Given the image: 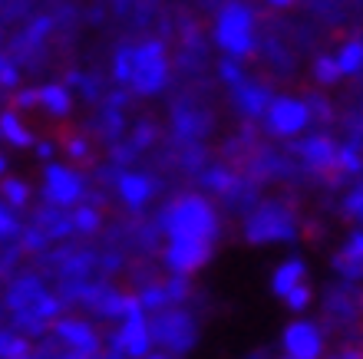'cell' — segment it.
I'll use <instances>...</instances> for the list:
<instances>
[{"instance_id": "1", "label": "cell", "mask_w": 363, "mask_h": 359, "mask_svg": "<svg viewBox=\"0 0 363 359\" xmlns=\"http://www.w3.org/2000/svg\"><path fill=\"white\" fill-rule=\"evenodd\" d=\"M165 231L172 241H211L215 237V211L199 195H185L165 211Z\"/></svg>"}, {"instance_id": "2", "label": "cell", "mask_w": 363, "mask_h": 359, "mask_svg": "<svg viewBox=\"0 0 363 359\" xmlns=\"http://www.w3.org/2000/svg\"><path fill=\"white\" fill-rule=\"evenodd\" d=\"M215 40L228 50L231 57H248L255 50V17H251V10L241 7V4H228L218 17Z\"/></svg>"}, {"instance_id": "3", "label": "cell", "mask_w": 363, "mask_h": 359, "mask_svg": "<svg viewBox=\"0 0 363 359\" xmlns=\"http://www.w3.org/2000/svg\"><path fill=\"white\" fill-rule=\"evenodd\" d=\"M165 73H169V63H165V50L159 43H145L133 53V76L129 83L139 96H152L162 89Z\"/></svg>"}, {"instance_id": "4", "label": "cell", "mask_w": 363, "mask_h": 359, "mask_svg": "<svg viewBox=\"0 0 363 359\" xmlns=\"http://www.w3.org/2000/svg\"><path fill=\"white\" fill-rule=\"evenodd\" d=\"M245 234H248L251 244L287 241V237L294 234V221H291V215H287L284 208H277V205H264V208H258L255 215L248 217V224H245Z\"/></svg>"}, {"instance_id": "5", "label": "cell", "mask_w": 363, "mask_h": 359, "mask_svg": "<svg viewBox=\"0 0 363 359\" xmlns=\"http://www.w3.org/2000/svg\"><path fill=\"white\" fill-rule=\"evenodd\" d=\"M149 333H152L162 346H169V350H175V353L189 350L191 343H195V323H191L185 313H165V317L155 320V326Z\"/></svg>"}, {"instance_id": "6", "label": "cell", "mask_w": 363, "mask_h": 359, "mask_svg": "<svg viewBox=\"0 0 363 359\" xmlns=\"http://www.w3.org/2000/svg\"><path fill=\"white\" fill-rule=\"evenodd\" d=\"M268 125L277 135H297L307 125V106L297 99H274L268 106Z\"/></svg>"}, {"instance_id": "7", "label": "cell", "mask_w": 363, "mask_h": 359, "mask_svg": "<svg viewBox=\"0 0 363 359\" xmlns=\"http://www.w3.org/2000/svg\"><path fill=\"white\" fill-rule=\"evenodd\" d=\"M165 257L175 274H191L211 257V241H172Z\"/></svg>"}, {"instance_id": "8", "label": "cell", "mask_w": 363, "mask_h": 359, "mask_svg": "<svg viewBox=\"0 0 363 359\" xmlns=\"http://www.w3.org/2000/svg\"><path fill=\"white\" fill-rule=\"evenodd\" d=\"M284 350L291 359L320 356V333H317L314 323H291L284 330Z\"/></svg>"}, {"instance_id": "9", "label": "cell", "mask_w": 363, "mask_h": 359, "mask_svg": "<svg viewBox=\"0 0 363 359\" xmlns=\"http://www.w3.org/2000/svg\"><path fill=\"white\" fill-rule=\"evenodd\" d=\"M149 340H152V333H149L143 313H139V307H135V310L125 313V326H123V333L116 336V346H119L123 353H129V356H145Z\"/></svg>"}, {"instance_id": "10", "label": "cell", "mask_w": 363, "mask_h": 359, "mask_svg": "<svg viewBox=\"0 0 363 359\" xmlns=\"http://www.w3.org/2000/svg\"><path fill=\"white\" fill-rule=\"evenodd\" d=\"M79 178L63 165H50L47 169V198L53 205H73L79 198Z\"/></svg>"}, {"instance_id": "11", "label": "cell", "mask_w": 363, "mask_h": 359, "mask_svg": "<svg viewBox=\"0 0 363 359\" xmlns=\"http://www.w3.org/2000/svg\"><path fill=\"white\" fill-rule=\"evenodd\" d=\"M53 330H57L60 340L73 346V353H86L89 356V353H96V346H99V343H96V333L89 330L83 320H60Z\"/></svg>"}, {"instance_id": "12", "label": "cell", "mask_w": 363, "mask_h": 359, "mask_svg": "<svg viewBox=\"0 0 363 359\" xmlns=\"http://www.w3.org/2000/svg\"><path fill=\"white\" fill-rule=\"evenodd\" d=\"M301 152H304V159L311 161L314 169H337V149L327 135H314L311 142L301 145Z\"/></svg>"}, {"instance_id": "13", "label": "cell", "mask_w": 363, "mask_h": 359, "mask_svg": "<svg viewBox=\"0 0 363 359\" xmlns=\"http://www.w3.org/2000/svg\"><path fill=\"white\" fill-rule=\"evenodd\" d=\"M304 280V261H287V264H281L277 267V274H274V293L277 297H287V290H294L297 284Z\"/></svg>"}, {"instance_id": "14", "label": "cell", "mask_w": 363, "mask_h": 359, "mask_svg": "<svg viewBox=\"0 0 363 359\" xmlns=\"http://www.w3.org/2000/svg\"><path fill=\"white\" fill-rule=\"evenodd\" d=\"M119 188H123V198L129 201L133 208H139V205H145L149 195H152V181L143 178V175H123Z\"/></svg>"}, {"instance_id": "15", "label": "cell", "mask_w": 363, "mask_h": 359, "mask_svg": "<svg viewBox=\"0 0 363 359\" xmlns=\"http://www.w3.org/2000/svg\"><path fill=\"white\" fill-rule=\"evenodd\" d=\"M360 264H363V234H354L350 244H347V251L337 257V267H340L344 274H360L363 270Z\"/></svg>"}, {"instance_id": "16", "label": "cell", "mask_w": 363, "mask_h": 359, "mask_svg": "<svg viewBox=\"0 0 363 359\" xmlns=\"http://www.w3.org/2000/svg\"><path fill=\"white\" fill-rule=\"evenodd\" d=\"M37 93H40V103L47 106L50 113H57V115L69 113V96H67L63 86H43V89H37Z\"/></svg>"}, {"instance_id": "17", "label": "cell", "mask_w": 363, "mask_h": 359, "mask_svg": "<svg viewBox=\"0 0 363 359\" xmlns=\"http://www.w3.org/2000/svg\"><path fill=\"white\" fill-rule=\"evenodd\" d=\"M0 132L7 135L13 145H30V142H33V135H30L27 129L17 122V113H4V115H0Z\"/></svg>"}, {"instance_id": "18", "label": "cell", "mask_w": 363, "mask_h": 359, "mask_svg": "<svg viewBox=\"0 0 363 359\" xmlns=\"http://www.w3.org/2000/svg\"><path fill=\"white\" fill-rule=\"evenodd\" d=\"M337 67H340V73H357V69L363 67V43L360 40H354V43H347V47L340 50Z\"/></svg>"}, {"instance_id": "19", "label": "cell", "mask_w": 363, "mask_h": 359, "mask_svg": "<svg viewBox=\"0 0 363 359\" xmlns=\"http://www.w3.org/2000/svg\"><path fill=\"white\" fill-rule=\"evenodd\" d=\"M27 350H30L27 340L0 333V359H23V356H27Z\"/></svg>"}, {"instance_id": "20", "label": "cell", "mask_w": 363, "mask_h": 359, "mask_svg": "<svg viewBox=\"0 0 363 359\" xmlns=\"http://www.w3.org/2000/svg\"><path fill=\"white\" fill-rule=\"evenodd\" d=\"M133 53L135 50H129V47H123L116 53V79L119 83H129V76H133Z\"/></svg>"}, {"instance_id": "21", "label": "cell", "mask_w": 363, "mask_h": 359, "mask_svg": "<svg viewBox=\"0 0 363 359\" xmlns=\"http://www.w3.org/2000/svg\"><path fill=\"white\" fill-rule=\"evenodd\" d=\"M340 67H337V59H330V57H320L317 59V79L320 83H337L340 79Z\"/></svg>"}, {"instance_id": "22", "label": "cell", "mask_w": 363, "mask_h": 359, "mask_svg": "<svg viewBox=\"0 0 363 359\" xmlns=\"http://www.w3.org/2000/svg\"><path fill=\"white\" fill-rule=\"evenodd\" d=\"M4 198L10 201V205H23L27 201V185H20V181H13V178H7L4 181Z\"/></svg>"}, {"instance_id": "23", "label": "cell", "mask_w": 363, "mask_h": 359, "mask_svg": "<svg viewBox=\"0 0 363 359\" xmlns=\"http://www.w3.org/2000/svg\"><path fill=\"white\" fill-rule=\"evenodd\" d=\"M287 307H291V310H304L307 303H311V287H304V284H297L294 290H287Z\"/></svg>"}, {"instance_id": "24", "label": "cell", "mask_w": 363, "mask_h": 359, "mask_svg": "<svg viewBox=\"0 0 363 359\" xmlns=\"http://www.w3.org/2000/svg\"><path fill=\"white\" fill-rule=\"evenodd\" d=\"M337 169L340 171H360V159L350 149H337Z\"/></svg>"}, {"instance_id": "25", "label": "cell", "mask_w": 363, "mask_h": 359, "mask_svg": "<svg viewBox=\"0 0 363 359\" xmlns=\"http://www.w3.org/2000/svg\"><path fill=\"white\" fill-rule=\"evenodd\" d=\"M77 227L79 231H96L99 227V215L93 208H79L77 211Z\"/></svg>"}, {"instance_id": "26", "label": "cell", "mask_w": 363, "mask_h": 359, "mask_svg": "<svg viewBox=\"0 0 363 359\" xmlns=\"http://www.w3.org/2000/svg\"><path fill=\"white\" fill-rule=\"evenodd\" d=\"M143 303H145V307H162V303H165V293L159 290V287H152V290L143 293Z\"/></svg>"}, {"instance_id": "27", "label": "cell", "mask_w": 363, "mask_h": 359, "mask_svg": "<svg viewBox=\"0 0 363 359\" xmlns=\"http://www.w3.org/2000/svg\"><path fill=\"white\" fill-rule=\"evenodd\" d=\"M0 83H4V86H13V83H17V73H13L7 63H0Z\"/></svg>"}, {"instance_id": "28", "label": "cell", "mask_w": 363, "mask_h": 359, "mask_svg": "<svg viewBox=\"0 0 363 359\" xmlns=\"http://www.w3.org/2000/svg\"><path fill=\"white\" fill-rule=\"evenodd\" d=\"M347 208L354 211V215H363V188L357 191V195H350V201H347Z\"/></svg>"}, {"instance_id": "29", "label": "cell", "mask_w": 363, "mask_h": 359, "mask_svg": "<svg viewBox=\"0 0 363 359\" xmlns=\"http://www.w3.org/2000/svg\"><path fill=\"white\" fill-rule=\"evenodd\" d=\"M17 231V224H13V217H7L4 211H0V234H13Z\"/></svg>"}, {"instance_id": "30", "label": "cell", "mask_w": 363, "mask_h": 359, "mask_svg": "<svg viewBox=\"0 0 363 359\" xmlns=\"http://www.w3.org/2000/svg\"><path fill=\"white\" fill-rule=\"evenodd\" d=\"M334 359H363V353L360 350H347V353H340V356H334Z\"/></svg>"}, {"instance_id": "31", "label": "cell", "mask_w": 363, "mask_h": 359, "mask_svg": "<svg viewBox=\"0 0 363 359\" xmlns=\"http://www.w3.org/2000/svg\"><path fill=\"white\" fill-rule=\"evenodd\" d=\"M268 4H274V7H291L294 0H268Z\"/></svg>"}, {"instance_id": "32", "label": "cell", "mask_w": 363, "mask_h": 359, "mask_svg": "<svg viewBox=\"0 0 363 359\" xmlns=\"http://www.w3.org/2000/svg\"><path fill=\"white\" fill-rule=\"evenodd\" d=\"M152 359H169V356H152Z\"/></svg>"}, {"instance_id": "33", "label": "cell", "mask_w": 363, "mask_h": 359, "mask_svg": "<svg viewBox=\"0 0 363 359\" xmlns=\"http://www.w3.org/2000/svg\"><path fill=\"white\" fill-rule=\"evenodd\" d=\"M0 171H4V159H0Z\"/></svg>"}]
</instances>
